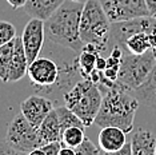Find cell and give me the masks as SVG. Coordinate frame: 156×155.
<instances>
[{"label":"cell","instance_id":"obj_1","mask_svg":"<svg viewBox=\"0 0 156 155\" xmlns=\"http://www.w3.org/2000/svg\"><path fill=\"white\" fill-rule=\"evenodd\" d=\"M84 3L66 0L44 22L45 39L49 43L80 54L84 43L80 38V20Z\"/></svg>","mask_w":156,"mask_h":155},{"label":"cell","instance_id":"obj_2","mask_svg":"<svg viewBox=\"0 0 156 155\" xmlns=\"http://www.w3.org/2000/svg\"><path fill=\"white\" fill-rule=\"evenodd\" d=\"M139 104V100L131 91L116 82L115 86L103 94L100 110L94 123L100 128L113 126L126 132H131L133 130L135 115Z\"/></svg>","mask_w":156,"mask_h":155},{"label":"cell","instance_id":"obj_3","mask_svg":"<svg viewBox=\"0 0 156 155\" xmlns=\"http://www.w3.org/2000/svg\"><path fill=\"white\" fill-rule=\"evenodd\" d=\"M111 22L99 0L84 3L80 20V38L84 44H92L100 54L108 51Z\"/></svg>","mask_w":156,"mask_h":155},{"label":"cell","instance_id":"obj_4","mask_svg":"<svg viewBox=\"0 0 156 155\" xmlns=\"http://www.w3.org/2000/svg\"><path fill=\"white\" fill-rule=\"evenodd\" d=\"M64 106L81 119L86 127L94 124L100 106L103 102V94L98 84L90 79H81L63 98Z\"/></svg>","mask_w":156,"mask_h":155},{"label":"cell","instance_id":"obj_5","mask_svg":"<svg viewBox=\"0 0 156 155\" xmlns=\"http://www.w3.org/2000/svg\"><path fill=\"white\" fill-rule=\"evenodd\" d=\"M156 62V51L150 50L143 55H132L124 51L118 83L132 92L140 87L150 75Z\"/></svg>","mask_w":156,"mask_h":155},{"label":"cell","instance_id":"obj_6","mask_svg":"<svg viewBox=\"0 0 156 155\" xmlns=\"http://www.w3.org/2000/svg\"><path fill=\"white\" fill-rule=\"evenodd\" d=\"M5 142L20 153L28 154L43 146L37 128L27 121L22 112H17L7 127Z\"/></svg>","mask_w":156,"mask_h":155},{"label":"cell","instance_id":"obj_7","mask_svg":"<svg viewBox=\"0 0 156 155\" xmlns=\"http://www.w3.org/2000/svg\"><path fill=\"white\" fill-rule=\"evenodd\" d=\"M137 32H156V19L151 16H143L126 20V22L112 23L108 41V51H111L113 45H119V47L124 48L127 39Z\"/></svg>","mask_w":156,"mask_h":155},{"label":"cell","instance_id":"obj_8","mask_svg":"<svg viewBox=\"0 0 156 155\" xmlns=\"http://www.w3.org/2000/svg\"><path fill=\"white\" fill-rule=\"evenodd\" d=\"M28 76L32 82L36 94L54 87L60 76V67L54 59L39 56L28 66Z\"/></svg>","mask_w":156,"mask_h":155},{"label":"cell","instance_id":"obj_9","mask_svg":"<svg viewBox=\"0 0 156 155\" xmlns=\"http://www.w3.org/2000/svg\"><path fill=\"white\" fill-rule=\"evenodd\" d=\"M111 23L150 16L145 0H99Z\"/></svg>","mask_w":156,"mask_h":155},{"label":"cell","instance_id":"obj_10","mask_svg":"<svg viewBox=\"0 0 156 155\" xmlns=\"http://www.w3.org/2000/svg\"><path fill=\"white\" fill-rule=\"evenodd\" d=\"M22 41L24 45L28 63H32L35 59L39 58L41 50H43L44 40H45V27L44 20L31 17L30 22L26 24L22 34Z\"/></svg>","mask_w":156,"mask_h":155},{"label":"cell","instance_id":"obj_11","mask_svg":"<svg viewBox=\"0 0 156 155\" xmlns=\"http://www.w3.org/2000/svg\"><path fill=\"white\" fill-rule=\"evenodd\" d=\"M56 107L55 102L40 94H35L28 96L20 104V112L26 116L27 121L39 128L41 122L47 118V115Z\"/></svg>","mask_w":156,"mask_h":155},{"label":"cell","instance_id":"obj_12","mask_svg":"<svg viewBox=\"0 0 156 155\" xmlns=\"http://www.w3.org/2000/svg\"><path fill=\"white\" fill-rule=\"evenodd\" d=\"M28 66L30 63H28L26 51H24L22 38L16 36L13 40V54L11 59V66H9L8 83H15L22 80L28 72Z\"/></svg>","mask_w":156,"mask_h":155},{"label":"cell","instance_id":"obj_13","mask_svg":"<svg viewBox=\"0 0 156 155\" xmlns=\"http://www.w3.org/2000/svg\"><path fill=\"white\" fill-rule=\"evenodd\" d=\"M99 147L103 153H115L127 144V132L119 127H103L98 136Z\"/></svg>","mask_w":156,"mask_h":155},{"label":"cell","instance_id":"obj_14","mask_svg":"<svg viewBox=\"0 0 156 155\" xmlns=\"http://www.w3.org/2000/svg\"><path fill=\"white\" fill-rule=\"evenodd\" d=\"M66 0H27L23 7L27 15L40 20H47Z\"/></svg>","mask_w":156,"mask_h":155},{"label":"cell","instance_id":"obj_15","mask_svg":"<svg viewBox=\"0 0 156 155\" xmlns=\"http://www.w3.org/2000/svg\"><path fill=\"white\" fill-rule=\"evenodd\" d=\"M132 155H155L156 154V136L148 130L139 128L133 132L131 139Z\"/></svg>","mask_w":156,"mask_h":155},{"label":"cell","instance_id":"obj_16","mask_svg":"<svg viewBox=\"0 0 156 155\" xmlns=\"http://www.w3.org/2000/svg\"><path fill=\"white\" fill-rule=\"evenodd\" d=\"M132 94L136 96L140 104L156 110V62L144 83L136 90H133Z\"/></svg>","mask_w":156,"mask_h":155},{"label":"cell","instance_id":"obj_17","mask_svg":"<svg viewBox=\"0 0 156 155\" xmlns=\"http://www.w3.org/2000/svg\"><path fill=\"white\" fill-rule=\"evenodd\" d=\"M39 135H40L43 143H49V142H62V126H60V121L58 112L54 108L49 114L47 115V118L41 122V124L37 128Z\"/></svg>","mask_w":156,"mask_h":155},{"label":"cell","instance_id":"obj_18","mask_svg":"<svg viewBox=\"0 0 156 155\" xmlns=\"http://www.w3.org/2000/svg\"><path fill=\"white\" fill-rule=\"evenodd\" d=\"M101 55L99 50L92 44H84L83 50L76 56V66L83 79H88L96 70V59Z\"/></svg>","mask_w":156,"mask_h":155},{"label":"cell","instance_id":"obj_19","mask_svg":"<svg viewBox=\"0 0 156 155\" xmlns=\"http://www.w3.org/2000/svg\"><path fill=\"white\" fill-rule=\"evenodd\" d=\"M123 56H124V48L119 47V45H113L111 51H109V55L107 56V67H105V70L103 72H104L105 78H108L112 82H118Z\"/></svg>","mask_w":156,"mask_h":155},{"label":"cell","instance_id":"obj_20","mask_svg":"<svg viewBox=\"0 0 156 155\" xmlns=\"http://www.w3.org/2000/svg\"><path fill=\"white\" fill-rule=\"evenodd\" d=\"M148 32H137L127 39L124 44V51L129 52L132 55H143L147 51L152 50L150 44V38Z\"/></svg>","mask_w":156,"mask_h":155},{"label":"cell","instance_id":"obj_21","mask_svg":"<svg viewBox=\"0 0 156 155\" xmlns=\"http://www.w3.org/2000/svg\"><path fill=\"white\" fill-rule=\"evenodd\" d=\"M56 112H58L59 121H60V126H62V131L64 132L67 128L69 127H86L84 123L81 122V119L77 116L76 114H73L67 106L60 104L55 107Z\"/></svg>","mask_w":156,"mask_h":155},{"label":"cell","instance_id":"obj_22","mask_svg":"<svg viewBox=\"0 0 156 155\" xmlns=\"http://www.w3.org/2000/svg\"><path fill=\"white\" fill-rule=\"evenodd\" d=\"M13 40L0 47V80L3 83H8L9 66L13 54Z\"/></svg>","mask_w":156,"mask_h":155},{"label":"cell","instance_id":"obj_23","mask_svg":"<svg viewBox=\"0 0 156 155\" xmlns=\"http://www.w3.org/2000/svg\"><path fill=\"white\" fill-rule=\"evenodd\" d=\"M86 127H69L62 135V143L64 146L75 149L86 139Z\"/></svg>","mask_w":156,"mask_h":155},{"label":"cell","instance_id":"obj_24","mask_svg":"<svg viewBox=\"0 0 156 155\" xmlns=\"http://www.w3.org/2000/svg\"><path fill=\"white\" fill-rule=\"evenodd\" d=\"M16 38V28L12 23L0 20V47L9 41H12Z\"/></svg>","mask_w":156,"mask_h":155},{"label":"cell","instance_id":"obj_25","mask_svg":"<svg viewBox=\"0 0 156 155\" xmlns=\"http://www.w3.org/2000/svg\"><path fill=\"white\" fill-rule=\"evenodd\" d=\"M75 153L76 155H101V150L92 140L86 138L79 146L75 147Z\"/></svg>","mask_w":156,"mask_h":155},{"label":"cell","instance_id":"obj_26","mask_svg":"<svg viewBox=\"0 0 156 155\" xmlns=\"http://www.w3.org/2000/svg\"><path fill=\"white\" fill-rule=\"evenodd\" d=\"M62 147H63L62 142H49V143L43 144L41 149H43V151L47 155H59Z\"/></svg>","mask_w":156,"mask_h":155},{"label":"cell","instance_id":"obj_27","mask_svg":"<svg viewBox=\"0 0 156 155\" xmlns=\"http://www.w3.org/2000/svg\"><path fill=\"white\" fill-rule=\"evenodd\" d=\"M0 155H26V154L15 150L4 139V140H0Z\"/></svg>","mask_w":156,"mask_h":155},{"label":"cell","instance_id":"obj_28","mask_svg":"<svg viewBox=\"0 0 156 155\" xmlns=\"http://www.w3.org/2000/svg\"><path fill=\"white\" fill-rule=\"evenodd\" d=\"M101 155H132V149H131V142H127V144L115 153H101Z\"/></svg>","mask_w":156,"mask_h":155},{"label":"cell","instance_id":"obj_29","mask_svg":"<svg viewBox=\"0 0 156 155\" xmlns=\"http://www.w3.org/2000/svg\"><path fill=\"white\" fill-rule=\"evenodd\" d=\"M145 5L148 8L150 16L156 19V0H145Z\"/></svg>","mask_w":156,"mask_h":155},{"label":"cell","instance_id":"obj_30","mask_svg":"<svg viewBox=\"0 0 156 155\" xmlns=\"http://www.w3.org/2000/svg\"><path fill=\"white\" fill-rule=\"evenodd\" d=\"M105 67H107V58H103L101 55H99L98 59H96V70H99V71H104Z\"/></svg>","mask_w":156,"mask_h":155},{"label":"cell","instance_id":"obj_31","mask_svg":"<svg viewBox=\"0 0 156 155\" xmlns=\"http://www.w3.org/2000/svg\"><path fill=\"white\" fill-rule=\"evenodd\" d=\"M7 3H8L13 9H17V8H23V7L26 5L27 0H7Z\"/></svg>","mask_w":156,"mask_h":155},{"label":"cell","instance_id":"obj_32","mask_svg":"<svg viewBox=\"0 0 156 155\" xmlns=\"http://www.w3.org/2000/svg\"><path fill=\"white\" fill-rule=\"evenodd\" d=\"M59 155H76V153H75V149L68 147V146H64V144H63V147H62V150H60Z\"/></svg>","mask_w":156,"mask_h":155},{"label":"cell","instance_id":"obj_33","mask_svg":"<svg viewBox=\"0 0 156 155\" xmlns=\"http://www.w3.org/2000/svg\"><path fill=\"white\" fill-rule=\"evenodd\" d=\"M148 38H150V44H151V48L152 50L156 51V32H152L148 35Z\"/></svg>","mask_w":156,"mask_h":155},{"label":"cell","instance_id":"obj_34","mask_svg":"<svg viewBox=\"0 0 156 155\" xmlns=\"http://www.w3.org/2000/svg\"><path fill=\"white\" fill-rule=\"evenodd\" d=\"M26 155H47V154L44 153L41 147H39V149H35V150H32L31 153H28V154H26Z\"/></svg>","mask_w":156,"mask_h":155},{"label":"cell","instance_id":"obj_35","mask_svg":"<svg viewBox=\"0 0 156 155\" xmlns=\"http://www.w3.org/2000/svg\"><path fill=\"white\" fill-rule=\"evenodd\" d=\"M72 2H77V3H86L87 0H72Z\"/></svg>","mask_w":156,"mask_h":155},{"label":"cell","instance_id":"obj_36","mask_svg":"<svg viewBox=\"0 0 156 155\" xmlns=\"http://www.w3.org/2000/svg\"><path fill=\"white\" fill-rule=\"evenodd\" d=\"M155 155H156V154H155Z\"/></svg>","mask_w":156,"mask_h":155}]
</instances>
